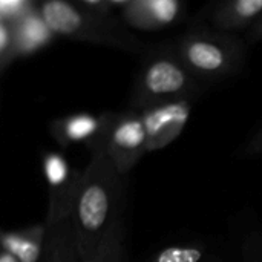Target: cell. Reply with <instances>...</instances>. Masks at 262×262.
I'll list each match as a JSON object with an SVG mask.
<instances>
[{
  "label": "cell",
  "instance_id": "6da1fadb",
  "mask_svg": "<svg viewBox=\"0 0 262 262\" xmlns=\"http://www.w3.org/2000/svg\"><path fill=\"white\" fill-rule=\"evenodd\" d=\"M178 58L193 77L221 80L241 68L244 45L235 35L196 31L183 37L178 45Z\"/></svg>",
  "mask_w": 262,
  "mask_h": 262
},
{
  "label": "cell",
  "instance_id": "7a4b0ae2",
  "mask_svg": "<svg viewBox=\"0 0 262 262\" xmlns=\"http://www.w3.org/2000/svg\"><path fill=\"white\" fill-rule=\"evenodd\" d=\"M198 80L186 69L180 58L160 57L152 60L141 77L143 100L161 104L178 100H190L200 92Z\"/></svg>",
  "mask_w": 262,
  "mask_h": 262
},
{
  "label": "cell",
  "instance_id": "3957f363",
  "mask_svg": "<svg viewBox=\"0 0 262 262\" xmlns=\"http://www.w3.org/2000/svg\"><path fill=\"white\" fill-rule=\"evenodd\" d=\"M190 112V100L161 103L147 109L141 117L146 130V149L164 147L173 141L184 129Z\"/></svg>",
  "mask_w": 262,
  "mask_h": 262
},
{
  "label": "cell",
  "instance_id": "277c9868",
  "mask_svg": "<svg viewBox=\"0 0 262 262\" xmlns=\"http://www.w3.org/2000/svg\"><path fill=\"white\" fill-rule=\"evenodd\" d=\"M130 6L132 20L144 28L170 26L184 14V6L178 0H143Z\"/></svg>",
  "mask_w": 262,
  "mask_h": 262
},
{
  "label": "cell",
  "instance_id": "5b68a950",
  "mask_svg": "<svg viewBox=\"0 0 262 262\" xmlns=\"http://www.w3.org/2000/svg\"><path fill=\"white\" fill-rule=\"evenodd\" d=\"M262 15V0H233L220 5L212 14V23L220 32L244 29Z\"/></svg>",
  "mask_w": 262,
  "mask_h": 262
},
{
  "label": "cell",
  "instance_id": "8992f818",
  "mask_svg": "<svg viewBox=\"0 0 262 262\" xmlns=\"http://www.w3.org/2000/svg\"><path fill=\"white\" fill-rule=\"evenodd\" d=\"M111 209L109 193L100 184L88 186L78 201V220L86 232H97L107 221Z\"/></svg>",
  "mask_w": 262,
  "mask_h": 262
},
{
  "label": "cell",
  "instance_id": "52a82bcc",
  "mask_svg": "<svg viewBox=\"0 0 262 262\" xmlns=\"http://www.w3.org/2000/svg\"><path fill=\"white\" fill-rule=\"evenodd\" d=\"M112 143L126 157L135 158L146 147V130L141 117H130L120 121L112 132Z\"/></svg>",
  "mask_w": 262,
  "mask_h": 262
},
{
  "label": "cell",
  "instance_id": "ba28073f",
  "mask_svg": "<svg viewBox=\"0 0 262 262\" xmlns=\"http://www.w3.org/2000/svg\"><path fill=\"white\" fill-rule=\"evenodd\" d=\"M41 18L49 31L58 34H72L81 26L78 11L61 0L46 2L41 8Z\"/></svg>",
  "mask_w": 262,
  "mask_h": 262
},
{
  "label": "cell",
  "instance_id": "9c48e42d",
  "mask_svg": "<svg viewBox=\"0 0 262 262\" xmlns=\"http://www.w3.org/2000/svg\"><path fill=\"white\" fill-rule=\"evenodd\" d=\"M17 37H18V45L23 51H34L43 46L49 40L51 31L45 25L43 18L29 14L21 20Z\"/></svg>",
  "mask_w": 262,
  "mask_h": 262
},
{
  "label": "cell",
  "instance_id": "30bf717a",
  "mask_svg": "<svg viewBox=\"0 0 262 262\" xmlns=\"http://www.w3.org/2000/svg\"><path fill=\"white\" fill-rule=\"evenodd\" d=\"M2 246L20 262H37L40 256L38 244L18 235H5L2 238Z\"/></svg>",
  "mask_w": 262,
  "mask_h": 262
},
{
  "label": "cell",
  "instance_id": "8fae6325",
  "mask_svg": "<svg viewBox=\"0 0 262 262\" xmlns=\"http://www.w3.org/2000/svg\"><path fill=\"white\" fill-rule=\"evenodd\" d=\"M204 253L201 246H172L164 249L154 262H201Z\"/></svg>",
  "mask_w": 262,
  "mask_h": 262
},
{
  "label": "cell",
  "instance_id": "7c38bea8",
  "mask_svg": "<svg viewBox=\"0 0 262 262\" xmlns=\"http://www.w3.org/2000/svg\"><path fill=\"white\" fill-rule=\"evenodd\" d=\"M98 127V123L95 118L89 117V115H78L71 118L66 126H64V132L68 135V138L74 140V141H80L84 140L88 137H91Z\"/></svg>",
  "mask_w": 262,
  "mask_h": 262
},
{
  "label": "cell",
  "instance_id": "4fadbf2b",
  "mask_svg": "<svg viewBox=\"0 0 262 262\" xmlns=\"http://www.w3.org/2000/svg\"><path fill=\"white\" fill-rule=\"evenodd\" d=\"M45 175L49 184L60 186L68 178V164L60 155H49L45 160Z\"/></svg>",
  "mask_w": 262,
  "mask_h": 262
},
{
  "label": "cell",
  "instance_id": "5bb4252c",
  "mask_svg": "<svg viewBox=\"0 0 262 262\" xmlns=\"http://www.w3.org/2000/svg\"><path fill=\"white\" fill-rule=\"evenodd\" d=\"M26 2L23 0H0V18H8L20 14L26 8Z\"/></svg>",
  "mask_w": 262,
  "mask_h": 262
},
{
  "label": "cell",
  "instance_id": "9a60e30c",
  "mask_svg": "<svg viewBox=\"0 0 262 262\" xmlns=\"http://www.w3.org/2000/svg\"><path fill=\"white\" fill-rule=\"evenodd\" d=\"M246 152L249 155H256V154H262V129L250 140V143L246 147Z\"/></svg>",
  "mask_w": 262,
  "mask_h": 262
},
{
  "label": "cell",
  "instance_id": "2e32d148",
  "mask_svg": "<svg viewBox=\"0 0 262 262\" xmlns=\"http://www.w3.org/2000/svg\"><path fill=\"white\" fill-rule=\"evenodd\" d=\"M262 38V15L253 23L252 29L249 31V41H258Z\"/></svg>",
  "mask_w": 262,
  "mask_h": 262
},
{
  "label": "cell",
  "instance_id": "e0dca14e",
  "mask_svg": "<svg viewBox=\"0 0 262 262\" xmlns=\"http://www.w3.org/2000/svg\"><path fill=\"white\" fill-rule=\"evenodd\" d=\"M8 41H9V34H8V29L0 23V52L6 48V45H8Z\"/></svg>",
  "mask_w": 262,
  "mask_h": 262
},
{
  "label": "cell",
  "instance_id": "ac0fdd59",
  "mask_svg": "<svg viewBox=\"0 0 262 262\" xmlns=\"http://www.w3.org/2000/svg\"><path fill=\"white\" fill-rule=\"evenodd\" d=\"M0 262H17L14 256H11L9 253H2L0 255Z\"/></svg>",
  "mask_w": 262,
  "mask_h": 262
}]
</instances>
